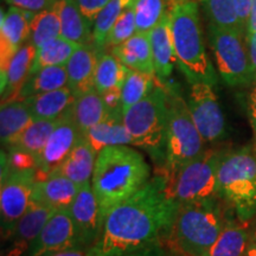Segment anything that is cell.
<instances>
[{
	"instance_id": "cell-1",
	"label": "cell",
	"mask_w": 256,
	"mask_h": 256,
	"mask_svg": "<svg viewBox=\"0 0 256 256\" xmlns=\"http://www.w3.org/2000/svg\"><path fill=\"white\" fill-rule=\"evenodd\" d=\"M179 204L172 197L168 179L160 172L106 217L100 238L87 256H124L171 232Z\"/></svg>"
},
{
	"instance_id": "cell-2",
	"label": "cell",
	"mask_w": 256,
	"mask_h": 256,
	"mask_svg": "<svg viewBox=\"0 0 256 256\" xmlns=\"http://www.w3.org/2000/svg\"><path fill=\"white\" fill-rule=\"evenodd\" d=\"M151 179L144 156L128 145L106 147L98 154L92 188L102 220L114 208L133 197Z\"/></svg>"
},
{
	"instance_id": "cell-3",
	"label": "cell",
	"mask_w": 256,
	"mask_h": 256,
	"mask_svg": "<svg viewBox=\"0 0 256 256\" xmlns=\"http://www.w3.org/2000/svg\"><path fill=\"white\" fill-rule=\"evenodd\" d=\"M220 200L179 206L165 244L176 256H204L222 232L224 218Z\"/></svg>"
},
{
	"instance_id": "cell-4",
	"label": "cell",
	"mask_w": 256,
	"mask_h": 256,
	"mask_svg": "<svg viewBox=\"0 0 256 256\" xmlns=\"http://www.w3.org/2000/svg\"><path fill=\"white\" fill-rule=\"evenodd\" d=\"M170 18L178 68L190 84L206 82L215 86L217 75L206 50L198 2L174 6Z\"/></svg>"
},
{
	"instance_id": "cell-5",
	"label": "cell",
	"mask_w": 256,
	"mask_h": 256,
	"mask_svg": "<svg viewBox=\"0 0 256 256\" xmlns=\"http://www.w3.org/2000/svg\"><path fill=\"white\" fill-rule=\"evenodd\" d=\"M168 121V92L156 86L147 98L124 112V124L132 145L151 156L162 171L166 164V139Z\"/></svg>"
},
{
	"instance_id": "cell-6",
	"label": "cell",
	"mask_w": 256,
	"mask_h": 256,
	"mask_svg": "<svg viewBox=\"0 0 256 256\" xmlns=\"http://www.w3.org/2000/svg\"><path fill=\"white\" fill-rule=\"evenodd\" d=\"M220 198L246 224L256 216V153L252 147L222 153L218 166Z\"/></svg>"
},
{
	"instance_id": "cell-7",
	"label": "cell",
	"mask_w": 256,
	"mask_h": 256,
	"mask_svg": "<svg viewBox=\"0 0 256 256\" xmlns=\"http://www.w3.org/2000/svg\"><path fill=\"white\" fill-rule=\"evenodd\" d=\"M166 89L168 92L166 164L160 172L172 178L179 170L204 152L206 142L192 120L188 102L174 88Z\"/></svg>"
},
{
	"instance_id": "cell-8",
	"label": "cell",
	"mask_w": 256,
	"mask_h": 256,
	"mask_svg": "<svg viewBox=\"0 0 256 256\" xmlns=\"http://www.w3.org/2000/svg\"><path fill=\"white\" fill-rule=\"evenodd\" d=\"M222 153L214 148L204 150L200 156L180 168L168 179L172 197L182 204L220 200L218 166Z\"/></svg>"
},
{
	"instance_id": "cell-9",
	"label": "cell",
	"mask_w": 256,
	"mask_h": 256,
	"mask_svg": "<svg viewBox=\"0 0 256 256\" xmlns=\"http://www.w3.org/2000/svg\"><path fill=\"white\" fill-rule=\"evenodd\" d=\"M208 40L215 57L220 78L229 87H241L254 83L247 43L238 28H226L209 24Z\"/></svg>"
},
{
	"instance_id": "cell-10",
	"label": "cell",
	"mask_w": 256,
	"mask_h": 256,
	"mask_svg": "<svg viewBox=\"0 0 256 256\" xmlns=\"http://www.w3.org/2000/svg\"><path fill=\"white\" fill-rule=\"evenodd\" d=\"M188 107L206 142H216L226 134V121L214 86L206 82L190 84Z\"/></svg>"
},
{
	"instance_id": "cell-11",
	"label": "cell",
	"mask_w": 256,
	"mask_h": 256,
	"mask_svg": "<svg viewBox=\"0 0 256 256\" xmlns=\"http://www.w3.org/2000/svg\"><path fill=\"white\" fill-rule=\"evenodd\" d=\"M37 182V170L11 171L2 180L0 188V216L2 238H10L12 230L32 202V192Z\"/></svg>"
},
{
	"instance_id": "cell-12",
	"label": "cell",
	"mask_w": 256,
	"mask_h": 256,
	"mask_svg": "<svg viewBox=\"0 0 256 256\" xmlns=\"http://www.w3.org/2000/svg\"><path fill=\"white\" fill-rule=\"evenodd\" d=\"M74 226H75L78 248L87 252L100 238L104 220L90 183L80 186L78 196L70 206Z\"/></svg>"
},
{
	"instance_id": "cell-13",
	"label": "cell",
	"mask_w": 256,
	"mask_h": 256,
	"mask_svg": "<svg viewBox=\"0 0 256 256\" xmlns=\"http://www.w3.org/2000/svg\"><path fill=\"white\" fill-rule=\"evenodd\" d=\"M81 136H83L80 133L78 128L74 121L72 107L60 118L57 126L48 140L46 148L40 159L37 180H43L54 171H56L66 159L69 153L72 151Z\"/></svg>"
},
{
	"instance_id": "cell-14",
	"label": "cell",
	"mask_w": 256,
	"mask_h": 256,
	"mask_svg": "<svg viewBox=\"0 0 256 256\" xmlns=\"http://www.w3.org/2000/svg\"><path fill=\"white\" fill-rule=\"evenodd\" d=\"M69 249H78L72 215L69 210H56L31 243L28 256H51Z\"/></svg>"
},
{
	"instance_id": "cell-15",
	"label": "cell",
	"mask_w": 256,
	"mask_h": 256,
	"mask_svg": "<svg viewBox=\"0 0 256 256\" xmlns=\"http://www.w3.org/2000/svg\"><path fill=\"white\" fill-rule=\"evenodd\" d=\"M36 14L11 8L0 19V72H5L16 52L30 38V22Z\"/></svg>"
},
{
	"instance_id": "cell-16",
	"label": "cell",
	"mask_w": 256,
	"mask_h": 256,
	"mask_svg": "<svg viewBox=\"0 0 256 256\" xmlns=\"http://www.w3.org/2000/svg\"><path fill=\"white\" fill-rule=\"evenodd\" d=\"M56 210L44 204L31 202L26 212L19 218L10 238L12 246L6 250L5 256H22L28 252L31 243L37 238L48 220Z\"/></svg>"
},
{
	"instance_id": "cell-17",
	"label": "cell",
	"mask_w": 256,
	"mask_h": 256,
	"mask_svg": "<svg viewBox=\"0 0 256 256\" xmlns=\"http://www.w3.org/2000/svg\"><path fill=\"white\" fill-rule=\"evenodd\" d=\"M148 37L151 42L156 78L166 88L174 66H177L170 12L153 30L148 32Z\"/></svg>"
},
{
	"instance_id": "cell-18",
	"label": "cell",
	"mask_w": 256,
	"mask_h": 256,
	"mask_svg": "<svg viewBox=\"0 0 256 256\" xmlns=\"http://www.w3.org/2000/svg\"><path fill=\"white\" fill-rule=\"evenodd\" d=\"M80 186L69 178L51 174L43 180H37L32 192V202L44 204L54 210H69L78 196Z\"/></svg>"
},
{
	"instance_id": "cell-19",
	"label": "cell",
	"mask_w": 256,
	"mask_h": 256,
	"mask_svg": "<svg viewBox=\"0 0 256 256\" xmlns=\"http://www.w3.org/2000/svg\"><path fill=\"white\" fill-rule=\"evenodd\" d=\"M98 60V49L95 46H80L66 64L68 87L76 98L95 89V70Z\"/></svg>"
},
{
	"instance_id": "cell-20",
	"label": "cell",
	"mask_w": 256,
	"mask_h": 256,
	"mask_svg": "<svg viewBox=\"0 0 256 256\" xmlns=\"http://www.w3.org/2000/svg\"><path fill=\"white\" fill-rule=\"evenodd\" d=\"M36 51V46H32L30 42L25 43L16 52L5 72H2V104L14 101L17 98L18 92L30 76Z\"/></svg>"
},
{
	"instance_id": "cell-21",
	"label": "cell",
	"mask_w": 256,
	"mask_h": 256,
	"mask_svg": "<svg viewBox=\"0 0 256 256\" xmlns=\"http://www.w3.org/2000/svg\"><path fill=\"white\" fill-rule=\"evenodd\" d=\"M60 22V36L78 46H92V24L80 11L75 0H57L54 4Z\"/></svg>"
},
{
	"instance_id": "cell-22",
	"label": "cell",
	"mask_w": 256,
	"mask_h": 256,
	"mask_svg": "<svg viewBox=\"0 0 256 256\" xmlns=\"http://www.w3.org/2000/svg\"><path fill=\"white\" fill-rule=\"evenodd\" d=\"M110 54L127 68L156 76L148 34L136 32L124 43L112 48Z\"/></svg>"
},
{
	"instance_id": "cell-23",
	"label": "cell",
	"mask_w": 256,
	"mask_h": 256,
	"mask_svg": "<svg viewBox=\"0 0 256 256\" xmlns=\"http://www.w3.org/2000/svg\"><path fill=\"white\" fill-rule=\"evenodd\" d=\"M96 158L98 154L92 150L90 144L84 136H81L62 165L54 172L69 178L74 183L81 186L92 182Z\"/></svg>"
},
{
	"instance_id": "cell-24",
	"label": "cell",
	"mask_w": 256,
	"mask_h": 256,
	"mask_svg": "<svg viewBox=\"0 0 256 256\" xmlns=\"http://www.w3.org/2000/svg\"><path fill=\"white\" fill-rule=\"evenodd\" d=\"M76 96L68 86L25 98L34 120H57L74 106Z\"/></svg>"
},
{
	"instance_id": "cell-25",
	"label": "cell",
	"mask_w": 256,
	"mask_h": 256,
	"mask_svg": "<svg viewBox=\"0 0 256 256\" xmlns=\"http://www.w3.org/2000/svg\"><path fill=\"white\" fill-rule=\"evenodd\" d=\"M96 154L110 146L132 145L130 136L124 124V114H110L84 134Z\"/></svg>"
},
{
	"instance_id": "cell-26",
	"label": "cell",
	"mask_w": 256,
	"mask_h": 256,
	"mask_svg": "<svg viewBox=\"0 0 256 256\" xmlns=\"http://www.w3.org/2000/svg\"><path fill=\"white\" fill-rule=\"evenodd\" d=\"M28 104L24 101H8L0 108V139L2 145L11 147L34 122Z\"/></svg>"
},
{
	"instance_id": "cell-27",
	"label": "cell",
	"mask_w": 256,
	"mask_h": 256,
	"mask_svg": "<svg viewBox=\"0 0 256 256\" xmlns=\"http://www.w3.org/2000/svg\"><path fill=\"white\" fill-rule=\"evenodd\" d=\"M110 110L106 107L104 98L96 89H92L76 98L72 106V116L80 133L84 136L90 128L107 119Z\"/></svg>"
},
{
	"instance_id": "cell-28",
	"label": "cell",
	"mask_w": 256,
	"mask_h": 256,
	"mask_svg": "<svg viewBox=\"0 0 256 256\" xmlns=\"http://www.w3.org/2000/svg\"><path fill=\"white\" fill-rule=\"evenodd\" d=\"M68 86V72L66 66H48L28 76L18 92L16 101H24L30 96L57 90Z\"/></svg>"
},
{
	"instance_id": "cell-29",
	"label": "cell",
	"mask_w": 256,
	"mask_h": 256,
	"mask_svg": "<svg viewBox=\"0 0 256 256\" xmlns=\"http://www.w3.org/2000/svg\"><path fill=\"white\" fill-rule=\"evenodd\" d=\"M250 236L243 223L226 220L222 232L204 256H244Z\"/></svg>"
},
{
	"instance_id": "cell-30",
	"label": "cell",
	"mask_w": 256,
	"mask_h": 256,
	"mask_svg": "<svg viewBox=\"0 0 256 256\" xmlns=\"http://www.w3.org/2000/svg\"><path fill=\"white\" fill-rule=\"evenodd\" d=\"M78 46V44L66 40L62 36L48 42L37 49L30 75L48 66H66Z\"/></svg>"
},
{
	"instance_id": "cell-31",
	"label": "cell",
	"mask_w": 256,
	"mask_h": 256,
	"mask_svg": "<svg viewBox=\"0 0 256 256\" xmlns=\"http://www.w3.org/2000/svg\"><path fill=\"white\" fill-rule=\"evenodd\" d=\"M130 68L124 66L116 57L106 52L98 57L95 70V89L100 94L113 88H122Z\"/></svg>"
},
{
	"instance_id": "cell-32",
	"label": "cell",
	"mask_w": 256,
	"mask_h": 256,
	"mask_svg": "<svg viewBox=\"0 0 256 256\" xmlns=\"http://www.w3.org/2000/svg\"><path fill=\"white\" fill-rule=\"evenodd\" d=\"M57 120H34L30 126L22 133L11 147H19L31 154H34L40 162L42 153L49 140L51 133L57 126Z\"/></svg>"
},
{
	"instance_id": "cell-33",
	"label": "cell",
	"mask_w": 256,
	"mask_h": 256,
	"mask_svg": "<svg viewBox=\"0 0 256 256\" xmlns=\"http://www.w3.org/2000/svg\"><path fill=\"white\" fill-rule=\"evenodd\" d=\"M156 76L145 74L138 70L130 69L127 72L126 78L121 88V106H122V112H126L128 108L136 104L144 98H147L154 86Z\"/></svg>"
},
{
	"instance_id": "cell-34",
	"label": "cell",
	"mask_w": 256,
	"mask_h": 256,
	"mask_svg": "<svg viewBox=\"0 0 256 256\" xmlns=\"http://www.w3.org/2000/svg\"><path fill=\"white\" fill-rule=\"evenodd\" d=\"M60 36V22L56 8H50L38 12L30 22V38L28 42L36 49Z\"/></svg>"
},
{
	"instance_id": "cell-35",
	"label": "cell",
	"mask_w": 256,
	"mask_h": 256,
	"mask_svg": "<svg viewBox=\"0 0 256 256\" xmlns=\"http://www.w3.org/2000/svg\"><path fill=\"white\" fill-rule=\"evenodd\" d=\"M134 0H110L98 14L92 25V46L98 50H104L110 32L116 19L130 6Z\"/></svg>"
},
{
	"instance_id": "cell-36",
	"label": "cell",
	"mask_w": 256,
	"mask_h": 256,
	"mask_svg": "<svg viewBox=\"0 0 256 256\" xmlns=\"http://www.w3.org/2000/svg\"><path fill=\"white\" fill-rule=\"evenodd\" d=\"M138 32L148 34L170 12L168 0H134Z\"/></svg>"
},
{
	"instance_id": "cell-37",
	"label": "cell",
	"mask_w": 256,
	"mask_h": 256,
	"mask_svg": "<svg viewBox=\"0 0 256 256\" xmlns=\"http://www.w3.org/2000/svg\"><path fill=\"white\" fill-rule=\"evenodd\" d=\"M200 2L203 4L206 18L209 19V24L226 28H238L242 31L236 0H202Z\"/></svg>"
},
{
	"instance_id": "cell-38",
	"label": "cell",
	"mask_w": 256,
	"mask_h": 256,
	"mask_svg": "<svg viewBox=\"0 0 256 256\" xmlns=\"http://www.w3.org/2000/svg\"><path fill=\"white\" fill-rule=\"evenodd\" d=\"M133 4L128 6L121 14L120 17L116 19V22H115L110 32V36H108L104 49H112V48L120 46V44L124 43V42L130 40L133 34H136L138 32Z\"/></svg>"
},
{
	"instance_id": "cell-39",
	"label": "cell",
	"mask_w": 256,
	"mask_h": 256,
	"mask_svg": "<svg viewBox=\"0 0 256 256\" xmlns=\"http://www.w3.org/2000/svg\"><path fill=\"white\" fill-rule=\"evenodd\" d=\"M8 164L10 168V172H23V171H34L38 170L40 162L31 153H28L19 147H8Z\"/></svg>"
},
{
	"instance_id": "cell-40",
	"label": "cell",
	"mask_w": 256,
	"mask_h": 256,
	"mask_svg": "<svg viewBox=\"0 0 256 256\" xmlns=\"http://www.w3.org/2000/svg\"><path fill=\"white\" fill-rule=\"evenodd\" d=\"M5 2L11 8L23 10V11L30 12V14H38L44 10L52 8L55 4L54 0H5Z\"/></svg>"
},
{
	"instance_id": "cell-41",
	"label": "cell",
	"mask_w": 256,
	"mask_h": 256,
	"mask_svg": "<svg viewBox=\"0 0 256 256\" xmlns=\"http://www.w3.org/2000/svg\"><path fill=\"white\" fill-rule=\"evenodd\" d=\"M75 2L83 16L94 25V22L98 18V14L110 0H75Z\"/></svg>"
},
{
	"instance_id": "cell-42",
	"label": "cell",
	"mask_w": 256,
	"mask_h": 256,
	"mask_svg": "<svg viewBox=\"0 0 256 256\" xmlns=\"http://www.w3.org/2000/svg\"><path fill=\"white\" fill-rule=\"evenodd\" d=\"M124 256H176L174 252L170 250L168 246L165 244L164 240H160L151 244L146 246L142 249H138L136 252H130Z\"/></svg>"
},
{
	"instance_id": "cell-43",
	"label": "cell",
	"mask_w": 256,
	"mask_h": 256,
	"mask_svg": "<svg viewBox=\"0 0 256 256\" xmlns=\"http://www.w3.org/2000/svg\"><path fill=\"white\" fill-rule=\"evenodd\" d=\"M104 102L110 114H124L121 106V88H113L101 94Z\"/></svg>"
},
{
	"instance_id": "cell-44",
	"label": "cell",
	"mask_w": 256,
	"mask_h": 256,
	"mask_svg": "<svg viewBox=\"0 0 256 256\" xmlns=\"http://www.w3.org/2000/svg\"><path fill=\"white\" fill-rule=\"evenodd\" d=\"M249 58H250L252 72H254V82H256V31L252 34H246Z\"/></svg>"
},
{
	"instance_id": "cell-45",
	"label": "cell",
	"mask_w": 256,
	"mask_h": 256,
	"mask_svg": "<svg viewBox=\"0 0 256 256\" xmlns=\"http://www.w3.org/2000/svg\"><path fill=\"white\" fill-rule=\"evenodd\" d=\"M247 114L252 127L256 126V82H254V87L252 88L247 98Z\"/></svg>"
},
{
	"instance_id": "cell-46",
	"label": "cell",
	"mask_w": 256,
	"mask_h": 256,
	"mask_svg": "<svg viewBox=\"0 0 256 256\" xmlns=\"http://www.w3.org/2000/svg\"><path fill=\"white\" fill-rule=\"evenodd\" d=\"M256 31V0L252 2V11L250 14H249V20L247 24V30H246V34H252V32Z\"/></svg>"
},
{
	"instance_id": "cell-47",
	"label": "cell",
	"mask_w": 256,
	"mask_h": 256,
	"mask_svg": "<svg viewBox=\"0 0 256 256\" xmlns=\"http://www.w3.org/2000/svg\"><path fill=\"white\" fill-rule=\"evenodd\" d=\"M51 256H87V252L82 250V249H69V250L57 252Z\"/></svg>"
},
{
	"instance_id": "cell-48",
	"label": "cell",
	"mask_w": 256,
	"mask_h": 256,
	"mask_svg": "<svg viewBox=\"0 0 256 256\" xmlns=\"http://www.w3.org/2000/svg\"><path fill=\"white\" fill-rule=\"evenodd\" d=\"M244 256H256V240L250 236Z\"/></svg>"
},
{
	"instance_id": "cell-49",
	"label": "cell",
	"mask_w": 256,
	"mask_h": 256,
	"mask_svg": "<svg viewBox=\"0 0 256 256\" xmlns=\"http://www.w3.org/2000/svg\"><path fill=\"white\" fill-rule=\"evenodd\" d=\"M202 2V0H168L170 11H171V8H174V6L178 5V4H184V2Z\"/></svg>"
},
{
	"instance_id": "cell-50",
	"label": "cell",
	"mask_w": 256,
	"mask_h": 256,
	"mask_svg": "<svg viewBox=\"0 0 256 256\" xmlns=\"http://www.w3.org/2000/svg\"><path fill=\"white\" fill-rule=\"evenodd\" d=\"M252 130H254V133H255V146H256V126H252Z\"/></svg>"
},
{
	"instance_id": "cell-51",
	"label": "cell",
	"mask_w": 256,
	"mask_h": 256,
	"mask_svg": "<svg viewBox=\"0 0 256 256\" xmlns=\"http://www.w3.org/2000/svg\"><path fill=\"white\" fill-rule=\"evenodd\" d=\"M252 238H254L256 240V229L254 230V232H252Z\"/></svg>"
},
{
	"instance_id": "cell-52",
	"label": "cell",
	"mask_w": 256,
	"mask_h": 256,
	"mask_svg": "<svg viewBox=\"0 0 256 256\" xmlns=\"http://www.w3.org/2000/svg\"><path fill=\"white\" fill-rule=\"evenodd\" d=\"M254 150H255V153H256V146H255V147H254Z\"/></svg>"
},
{
	"instance_id": "cell-53",
	"label": "cell",
	"mask_w": 256,
	"mask_h": 256,
	"mask_svg": "<svg viewBox=\"0 0 256 256\" xmlns=\"http://www.w3.org/2000/svg\"><path fill=\"white\" fill-rule=\"evenodd\" d=\"M54 2H57V0H54Z\"/></svg>"
}]
</instances>
